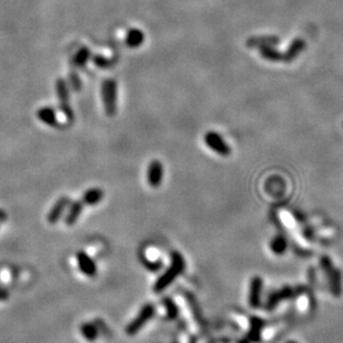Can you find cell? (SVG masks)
Returning a JSON list of instances; mask_svg holds the SVG:
<instances>
[{"label": "cell", "instance_id": "4fadbf2b", "mask_svg": "<svg viewBox=\"0 0 343 343\" xmlns=\"http://www.w3.org/2000/svg\"><path fill=\"white\" fill-rule=\"evenodd\" d=\"M104 197V191L98 187H93V189L87 190L84 195L81 196V200L85 205H96L102 202Z\"/></svg>", "mask_w": 343, "mask_h": 343}, {"label": "cell", "instance_id": "8fae6325", "mask_svg": "<svg viewBox=\"0 0 343 343\" xmlns=\"http://www.w3.org/2000/svg\"><path fill=\"white\" fill-rule=\"evenodd\" d=\"M145 35L140 29L132 28L128 30L125 37V44H126L129 48H138V47L144 43Z\"/></svg>", "mask_w": 343, "mask_h": 343}, {"label": "cell", "instance_id": "d6986e66", "mask_svg": "<svg viewBox=\"0 0 343 343\" xmlns=\"http://www.w3.org/2000/svg\"><path fill=\"white\" fill-rule=\"evenodd\" d=\"M285 247H287V241H285L282 236H277L271 243L272 251L277 254L283 253Z\"/></svg>", "mask_w": 343, "mask_h": 343}, {"label": "cell", "instance_id": "9c48e42d", "mask_svg": "<svg viewBox=\"0 0 343 343\" xmlns=\"http://www.w3.org/2000/svg\"><path fill=\"white\" fill-rule=\"evenodd\" d=\"M262 293V280L259 277L253 278L251 281V287H249V295H248V303L252 308H258L260 305V300H261Z\"/></svg>", "mask_w": 343, "mask_h": 343}, {"label": "cell", "instance_id": "e0dca14e", "mask_svg": "<svg viewBox=\"0 0 343 343\" xmlns=\"http://www.w3.org/2000/svg\"><path fill=\"white\" fill-rule=\"evenodd\" d=\"M80 333L87 341H95L98 337V327L94 323H84L80 326Z\"/></svg>", "mask_w": 343, "mask_h": 343}, {"label": "cell", "instance_id": "44dd1931", "mask_svg": "<svg viewBox=\"0 0 343 343\" xmlns=\"http://www.w3.org/2000/svg\"><path fill=\"white\" fill-rule=\"evenodd\" d=\"M69 84L74 92H80L81 90V80L75 71L69 72Z\"/></svg>", "mask_w": 343, "mask_h": 343}, {"label": "cell", "instance_id": "52a82bcc", "mask_svg": "<svg viewBox=\"0 0 343 343\" xmlns=\"http://www.w3.org/2000/svg\"><path fill=\"white\" fill-rule=\"evenodd\" d=\"M69 204H70L69 197L61 196L60 199L55 203L54 206L51 207V210L48 213V216H47V221H48L50 224H55V223L58 222L60 220V217L62 216V213L65 212L67 206Z\"/></svg>", "mask_w": 343, "mask_h": 343}, {"label": "cell", "instance_id": "ba28073f", "mask_svg": "<svg viewBox=\"0 0 343 343\" xmlns=\"http://www.w3.org/2000/svg\"><path fill=\"white\" fill-rule=\"evenodd\" d=\"M77 262L78 267H79L80 271L88 275V277H94L97 272V268L95 262L87 255L84 252H79L77 254Z\"/></svg>", "mask_w": 343, "mask_h": 343}, {"label": "cell", "instance_id": "8992f818", "mask_svg": "<svg viewBox=\"0 0 343 343\" xmlns=\"http://www.w3.org/2000/svg\"><path fill=\"white\" fill-rule=\"evenodd\" d=\"M164 178V166L158 159H153L148 165L147 169V182L149 186L158 187L163 182Z\"/></svg>", "mask_w": 343, "mask_h": 343}, {"label": "cell", "instance_id": "ffe728a7", "mask_svg": "<svg viewBox=\"0 0 343 343\" xmlns=\"http://www.w3.org/2000/svg\"><path fill=\"white\" fill-rule=\"evenodd\" d=\"M93 61H94V64H95L97 67H100V68H108L109 66L113 65L112 59L106 58V57H104L102 55L93 56Z\"/></svg>", "mask_w": 343, "mask_h": 343}, {"label": "cell", "instance_id": "30bf717a", "mask_svg": "<svg viewBox=\"0 0 343 343\" xmlns=\"http://www.w3.org/2000/svg\"><path fill=\"white\" fill-rule=\"evenodd\" d=\"M37 118L40 122L51 127H58V119H57L54 108L51 107H41L37 112Z\"/></svg>", "mask_w": 343, "mask_h": 343}, {"label": "cell", "instance_id": "3957f363", "mask_svg": "<svg viewBox=\"0 0 343 343\" xmlns=\"http://www.w3.org/2000/svg\"><path fill=\"white\" fill-rule=\"evenodd\" d=\"M56 93L59 100V107L61 113L64 114L67 121L72 122L75 115L69 103V88L64 78H58L56 80Z\"/></svg>", "mask_w": 343, "mask_h": 343}, {"label": "cell", "instance_id": "7a4b0ae2", "mask_svg": "<svg viewBox=\"0 0 343 343\" xmlns=\"http://www.w3.org/2000/svg\"><path fill=\"white\" fill-rule=\"evenodd\" d=\"M102 98L106 115L113 117L117 111V81L106 78L102 84Z\"/></svg>", "mask_w": 343, "mask_h": 343}, {"label": "cell", "instance_id": "6da1fadb", "mask_svg": "<svg viewBox=\"0 0 343 343\" xmlns=\"http://www.w3.org/2000/svg\"><path fill=\"white\" fill-rule=\"evenodd\" d=\"M185 269V261L182 254L178 251H174L170 254V265L168 269L166 270L165 273L160 277L156 283L154 284L153 290L156 293L163 292V291L168 287V285L174 282L175 279L179 277L180 274L183 273Z\"/></svg>", "mask_w": 343, "mask_h": 343}, {"label": "cell", "instance_id": "ac0fdd59", "mask_svg": "<svg viewBox=\"0 0 343 343\" xmlns=\"http://www.w3.org/2000/svg\"><path fill=\"white\" fill-rule=\"evenodd\" d=\"M279 43V39L275 37H262V38H249L246 45L248 47H262V46H273Z\"/></svg>", "mask_w": 343, "mask_h": 343}, {"label": "cell", "instance_id": "5bb4252c", "mask_svg": "<svg viewBox=\"0 0 343 343\" xmlns=\"http://www.w3.org/2000/svg\"><path fill=\"white\" fill-rule=\"evenodd\" d=\"M91 57H92V53L90 48L84 46L77 51V53L74 55V57H72V64H74L76 67L82 68V67L86 66L88 60L91 59Z\"/></svg>", "mask_w": 343, "mask_h": 343}, {"label": "cell", "instance_id": "5b68a950", "mask_svg": "<svg viewBox=\"0 0 343 343\" xmlns=\"http://www.w3.org/2000/svg\"><path fill=\"white\" fill-rule=\"evenodd\" d=\"M204 143L207 147L213 150V152L223 156V157H226V156L231 155V147L228 146L225 140L222 138L221 135L216 132L210 131L205 133Z\"/></svg>", "mask_w": 343, "mask_h": 343}, {"label": "cell", "instance_id": "7402d4cb", "mask_svg": "<svg viewBox=\"0 0 343 343\" xmlns=\"http://www.w3.org/2000/svg\"><path fill=\"white\" fill-rule=\"evenodd\" d=\"M165 308L167 310V315L169 319H175L178 316V308H176L175 303L170 299H165L164 300Z\"/></svg>", "mask_w": 343, "mask_h": 343}, {"label": "cell", "instance_id": "603a6c76", "mask_svg": "<svg viewBox=\"0 0 343 343\" xmlns=\"http://www.w3.org/2000/svg\"><path fill=\"white\" fill-rule=\"evenodd\" d=\"M261 322L262 321H260L258 319H253L252 320V324H251V339L255 341L258 337H259V334H258V331L261 329Z\"/></svg>", "mask_w": 343, "mask_h": 343}, {"label": "cell", "instance_id": "cb8c5ba5", "mask_svg": "<svg viewBox=\"0 0 343 343\" xmlns=\"http://www.w3.org/2000/svg\"><path fill=\"white\" fill-rule=\"evenodd\" d=\"M9 299V292L6 289L0 288V301H6Z\"/></svg>", "mask_w": 343, "mask_h": 343}, {"label": "cell", "instance_id": "9a60e30c", "mask_svg": "<svg viewBox=\"0 0 343 343\" xmlns=\"http://www.w3.org/2000/svg\"><path fill=\"white\" fill-rule=\"evenodd\" d=\"M304 48V43L303 40L301 39H295L292 44L290 45L289 49L287 50V53L283 55V59L287 61L293 60L296 56H298L302 49Z\"/></svg>", "mask_w": 343, "mask_h": 343}, {"label": "cell", "instance_id": "277c9868", "mask_svg": "<svg viewBox=\"0 0 343 343\" xmlns=\"http://www.w3.org/2000/svg\"><path fill=\"white\" fill-rule=\"evenodd\" d=\"M154 313H155V308L152 304L148 303L146 305H144L143 308L140 309L136 318H134L131 323L126 326V334L135 335L136 333H138L139 330L153 318Z\"/></svg>", "mask_w": 343, "mask_h": 343}, {"label": "cell", "instance_id": "d4e9b609", "mask_svg": "<svg viewBox=\"0 0 343 343\" xmlns=\"http://www.w3.org/2000/svg\"><path fill=\"white\" fill-rule=\"evenodd\" d=\"M5 218H6V214L4 211H0V220H5Z\"/></svg>", "mask_w": 343, "mask_h": 343}, {"label": "cell", "instance_id": "2e32d148", "mask_svg": "<svg viewBox=\"0 0 343 343\" xmlns=\"http://www.w3.org/2000/svg\"><path fill=\"white\" fill-rule=\"evenodd\" d=\"M260 54L263 57L264 59L271 60V61H278L283 59V55L280 54L278 50H275L272 46H262L260 47Z\"/></svg>", "mask_w": 343, "mask_h": 343}, {"label": "cell", "instance_id": "7c38bea8", "mask_svg": "<svg viewBox=\"0 0 343 343\" xmlns=\"http://www.w3.org/2000/svg\"><path fill=\"white\" fill-rule=\"evenodd\" d=\"M84 206H85V204H84V202H82V200L76 201V202L72 203L69 207L68 213H67V215L65 217V223L67 225L71 226V225L75 224L78 218H79L82 210H84Z\"/></svg>", "mask_w": 343, "mask_h": 343}]
</instances>
